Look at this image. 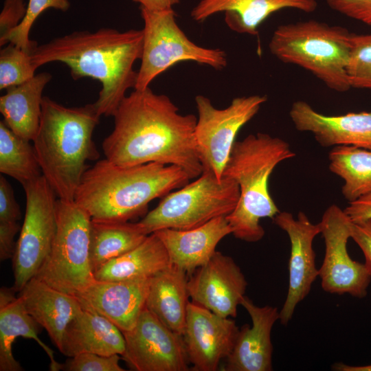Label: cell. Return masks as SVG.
<instances>
[{
	"instance_id": "6da1fadb",
	"label": "cell",
	"mask_w": 371,
	"mask_h": 371,
	"mask_svg": "<svg viewBox=\"0 0 371 371\" xmlns=\"http://www.w3.org/2000/svg\"><path fill=\"white\" fill-rule=\"evenodd\" d=\"M114 128L103 140L105 159L122 166L150 162L175 165L191 179L203 172L194 138L197 117L182 115L170 98L150 87L134 89L113 114Z\"/></svg>"
},
{
	"instance_id": "7a4b0ae2",
	"label": "cell",
	"mask_w": 371,
	"mask_h": 371,
	"mask_svg": "<svg viewBox=\"0 0 371 371\" xmlns=\"http://www.w3.org/2000/svg\"><path fill=\"white\" fill-rule=\"evenodd\" d=\"M143 38V30L75 31L37 45L30 60L36 69L58 61L69 67L74 80L90 77L100 81L102 89L93 104L100 117L113 116L127 90L135 87L133 65L141 59Z\"/></svg>"
},
{
	"instance_id": "3957f363",
	"label": "cell",
	"mask_w": 371,
	"mask_h": 371,
	"mask_svg": "<svg viewBox=\"0 0 371 371\" xmlns=\"http://www.w3.org/2000/svg\"><path fill=\"white\" fill-rule=\"evenodd\" d=\"M180 167L150 162L131 166L98 161L84 173L74 201L91 219L126 222L147 212L149 203L188 183Z\"/></svg>"
},
{
	"instance_id": "277c9868",
	"label": "cell",
	"mask_w": 371,
	"mask_h": 371,
	"mask_svg": "<svg viewBox=\"0 0 371 371\" xmlns=\"http://www.w3.org/2000/svg\"><path fill=\"white\" fill-rule=\"evenodd\" d=\"M33 145L42 175L58 199L73 201L87 162L100 157L93 140L99 123L93 104L67 107L47 96Z\"/></svg>"
},
{
	"instance_id": "5b68a950",
	"label": "cell",
	"mask_w": 371,
	"mask_h": 371,
	"mask_svg": "<svg viewBox=\"0 0 371 371\" xmlns=\"http://www.w3.org/2000/svg\"><path fill=\"white\" fill-rule=\"evenodd\" d=\"M294 156L286 141L267 133L235 142L223 173L240 190L235 209L226 216L235 238L256 243L264 237L260 220L273 219L280 212L269 193V177L278 164Z\"/></svg>"
},
{
	"instance_id": "8992f818",
	"label": "cell",
	"mask_w": 371,
	"mask_h": 371,
	"mask_svg": "<svg viewBox=\"0 0 371 371\" xmlns=\"http://www.w3.org/2000/svg\"><path fill=\"white\" fill-rule=\"evenodd\" d=\"M351 36L343 27L311 19L278 25L269 49L281 62L297 65L343 93L351 88L346 72Z\"/></svg>"
},
{
	"instance_id": "52a82bcc",
	"label": "cell",
	"mask_w": 371,
	"mask_h": 371,
	"mask_svg": "<svg viewBox=\"0 0 371 371\" xmlns=\"http://www.w3.org/2000/svg\"><path fill=\"white\" fill-rule=\"evenodd\" d=\"M239 196L234 180L203 170L194 181L164 196L139 223L147 234L166 228L190 229L231 214Z\"/></svg>"
},
{
	"instance_id": "ba28073f",
	"label": "cell",
	"mask_w": 371,
	"mask_h": 371,
	"mask_svg": "<svg viewBox=\"0 0 371 371\" xmlns=\"http://www.w3.org/2000/svg\"><path fill=\"white\" fill-rule=\"evenodd\" d=\"M56 214L51 249L34 277L75 296L95 280L89 260L91 218L74 200L58 199Z\"/></svg>"
},
{
	"instance_id": "9c48e42d",
	"label": "cell",
	"mask_w": 371,
	"mask_h": 371,
	"mask_svg": "<svg viewBox=\"0 0 371 371\" xmlns=\"http://www.w3.org/2000/svg\"><path fill=\"white\" fill-rule=\"evenodd\" d=\"M144 21L141 65L134 89L143 90L161 73L185 60L221 70L227 55L220 48H208L192 42L179 27L174 9L149 10L140 7Z\"/></svg>"
},
{
	"instance_id": "30bf717a",
	"label": "cell",
	"mask_w": 371,
	"mask_h": 371,
	"mask_svg": "<svg viewBox=\"0 0 371 371\" xmlns=\"http://www.w3.org/2000/svg\"><path fill=\"white\" fill-rule=\"evenodd\" d=\"M267 100L265 95L236 97L228 106L220 109L208 98L203 95L195 97L198 117L194 138L203 170L222 179L237 133Z\"/></svg>"
},
{
	"instance_id": "8fae6325",
	"label": "cell",
	"mask_w": 371,
	"mask_h": 371,
	"mask_svg": "<svg viewBox=\"0 0 371 371\" xmlns=\"http://www.w3.org/2000/svg\"><path fill=\"white\" fill-rule=\"evenodd\" d=\"M25 194V218L12 257L13 289L19 292L34 278L48 256L56 230L57 196L46 179L23 186Z\"/></svg>"
},
{
	"instance_id": "7c38bea8",
	"label": "cell",
	"mask_w": 371,
	"mask_h": 371,
	"mask_svg": "<svg viewBox=\"0 0 371 371\" xmlns=\"http://www.w3.org/2000/svg\"><path fill=\"white\" fill-rule=\"evenodd\" d=\"M319 225L325 243L324 258L319 269L322 289L333 294L366 297L371 276L365 264L353 260L347 249L352 221L344 210L331 205Z\"/></svg>"
},
{
	"instance_id": "4fadbf2b",
	"label": "cell",
	"mask_w": 371,
	"mask_h": 371,
	"mask_svg": "<svg viewBox=\"0 0 371 371\" xmlns=\"http://www.w3.org/2000/svg\"><path fill=\"white\" fill-rule=\"evenodd\" d=\"M122 333L125 349L121 357L133 370H190L183 336L163 324L146 306L135 326Z\"/></svg>"
},
{
	"instance_id": "5bb4252c",
	"label": "cell",
	"mask_w": 371,
	"mask_h": 371,
	"mask_svg": "<svg viewBox=\"0 0 371 371\" xmlns=\"http://www.w3.org/2000/svg\"><path fill=\"white\" fill-rule=\"evenodd\" d=\"M272 220L287 234L291 244L289 288L279 318L281 324L286 326L319 276L313 243L315 236L321 234V227L319 223H313L303 212L298 213L297 218L290 212H280Z\"/></svg>"
},
{
	"instance_id": "9a60e30c",
	"label": "cell",
	"mask_w": 371,
	"mask_h": 371,
	"mask_svg": "<svg viewBox=\"0 0 371 371\" xmlns=\"http://www.w3.org/2000/svg\"><path fill=\"white\" fill-rule=\"evenodd\" d=\"M238 331L231 317L190 302L183 339L193 370H217L221 361L232 352Z\"/></svg>"
},
{
	"instance_id": "2e32d148",
	"label": "cell",
	"mask_w": 371,
	"mask_h": 371,
	"mask_svg": "<svg viewBox=\"0 0 371 371\" xmlns=\"http://www.w3.org/2000/svg\"><path fill=\"white\" fill-rule=\"evenodd\" d=\"M248 283L234 259L216 251L188 278L192 302L224 317H236Z\"/></svg>"
},
{
	"instance_id": "e0dca14e",
	"label": "cell",
	"mask_w": 371,
	"mask_h": 371,
	"mask_svg": "<svg viewBox=\"0 0 371 371\" xmlns=\"http://www.w3.org/2000/svg\"><path fill=\"white\" fill-rule=\"evenodd\" d=\"M152 277L95 280L75 295L82 307L104 316L122 332L132 329L146 306Z\"/></svg>"
},
{
	"instance_id": "ac0fdd59",
	"label": "cell",
	"mask_w": 371,
	"mask_h": 371,
	"mask_svg": "<svg viewBox=\"0 0 371 371\" xmlns=\"http://www.w3.org/2000/svg\"><path fill=\"white\" fill-rule=\"evenodd\" d=\"M289 116L297 131L311 133L323 147L354 146L371 150V112L326 115L297 100Z\"/></svg>"
},
{
	"instance_id": "d6986e66",
	"label": "cell",
	"mask_w": 371,
	"mask_h": 371,
	"mask_svg": "<svg viewBox=\"0 0 371 371\" xmlns=\"http://www.w3.org/2000/svg\"><path fill=\"white\" fill-rule=\"evenodd\" d=\"M240 305L249 313L252 326L245 324L239 329L224 370L271 371L273 370L271 333L280 318V311L276 306H256L245 295Z\"/></svg>"
},
{
	"instance_id": "ffe728a7",
	"label": "cell",
	"mask_w": 371,
	"mask_h": 371,
	"mask_svg": "<svg viewBox=\"0 0 371 371\" xmlns=\"http://www.w3.org/2000/svg\"><path fill=\"white\" fill-rule=\"evenodd\" d=\"M317 8L316 0H199L190 16L203 22L223 12L225 22L232 31L256 36L258 27L270 15L283 9H295L311 13Z\"/></svg>"
},
{
	"instance_id": "44dd1931",
	"label": "cell",
	"mask_w": 371,
	"mask_h": 371,
	"mask_svg": "<svg viewBox=\"0 0 371 371\" xmlns=\"http://www.w3.org/2000/svg\"><path fill=\"white\" fill-rule=\"evenodd\" d=\"M153 233L164 245L171 264L191 275L209 261L232 229L226 216H220L190 229L166 228Z\"/></svg>"
},
{
	"instance_id": "7402d4cb",
	"label": "cell",
	"mask_w": 371,
	"mask_h": 371,
	"mask_svg": "<svg viewBox=\"0 0 371 371\" xmlns=\"http://www.w3.org/2000/svg\"><path fill=\"white\" fill-rule=\"evenodd\" d=\"M19 297L28 313L46 330L60 350L67 326L82 310L78 298L35 277L25 284Z\"/></svg>"
},
{
	"instance_id": "603a6c76",
	"label": "cell",
	"mask_w": 371,
	"mask_h": 371,
	"mask_svg": "<svg viewBox=\"0 0 371 371\" xmlns=\"http://www.w3.org/2000/svg\"><path fill=\"white\" fill-rule=\"evenodd\" d=\"M124 349L123 333L115 324L98 313L82 308L67 326L59 351L68 357L86 352L121 356Z\"/></svg>"
},
{
	"instance_id": "cb8c5ba5",
	"label": "cell",
	"mask_w": 371,
	"mask_h": 371,
	"mask_svg": "<svg viewBox=\"0 0 371 371\" xmlns=\"http://www.w3.org/2000/svg\"><path fill=\"white\" fill-rule=\"evenodd\" d=\"M13 288L0 289V371H21L23 368L12 353V344L19 337L32 339L45 350L50 359V370H61L62 363L54 358V351L38 335L39 326L26 311Z\"/></svg>"
},
{
	"instance_id": "d4e9b609",
	"label": "cell",
	"mask_w": 371,
	"mask_h": 371,
	"mask_svg": "<svg viewBox=\"0 0 371 371\" xmlns=\"http://www.w3.org/2000/svg\"><path fill=\"white\" fill-rule=\"evenodd\" d=\"M190 293L188 275L171 265L151 278L146 307L176 333H184Z\"/></svg>"
},
{
	"instance_id": "484cf974",
	"label": "cell",
	"mask_w": 371,
	"mask_h": 371,
	"mask_svg": "<svg viewBox=\"0 0 371 371\" xmlns=\"http://www.w3.org/2000/svg\"><path fill=\"white\" fill-rule=\"evenodd\" d=\"M49 73L42 72L29 80L6 89L0 98V111L5 124L17 135L31 142L38 132L41 115L43 89L51 80Z\"/></svg>"
},
{
	"instance_id": "4316f807",
	"label": "cell",
	"mask_w": 371,
	"mask_h": 371,
	"mask_svg": "<svg viewBox=\"0 0 371 371\" xmlns=\"http://www.w3.org/2000/svg\"><path fill=\"white\" fill-rule=\"evenodd\" d=\"M171 265L164 245L152 233L131 250L100 267L94 272V277L98 280L109 281L153 277Z\"/></svg>"
},
{
	"instance_id": "83f0119b",
	"label": "cell",
	"mask_w": 371,
	"mask_h": 371,
	"mask_svg": "<svg viewBox=\"0 0 371 371\" xmlns=\"http://www.w3.org/2000/svg\"><path fill=\"white\" fill-rule=\"evenodd\" d=\"M148 235L139 222L91 219L89 260L93 274L109 260L137 246Z\"/></svg>"
},
{
	"instance_id": "f1b7e54d",
	"label": "cell",
	"mask_w": 371,
	"mask_h": 371,
	"mask_svg": "<svg viewBox=\"0 0 371 371\" xmlns=\"http://www.w3.org/2000/svg\"><path fill=\"white\" fill-rule=\"evenodd\" d=\"M330 170L341 178L344 197L352 202L371 192V150L354 146H334L328 154Z\"/></svg>"
},
{
	"instance_id": "f546056e",
	"label": "cell",
	"mask_w": 371,
	"mask_h": 371,
	"mask_svg": "<svg viewBox=\"0 0 371 371\" xmlns=\"http://www.w3.org/2000/svg\"><path fill=\"white\" fill-rule=\"evenodd\" d=\"M0 122V172L22 186L42 175L34 145Z\"/></svg>"
},
{
	"instance_id": "4dcf8cb0",
	"label": "cell",
	"mask_w": 371,
	"mask_h": 371,
	"mask_svg": "<svg viewBox=\"0 0 371 371\" xmlns=\"http://www.w3.org/2000/svg\"><path fill=\"white\" fill-rule=\"evenodd\" d=\"M28 53L9 43L0 52V89L21 85L35 76Z\"/></svg>"
},
{
	"instance_id": "1f68e13d",
	"label": "cell",
	"mask_w": 371,
	"mask_h": 371,
	"mask_svg": "<svg viewBox=\"0 0 371 371\" xmlns=\"http://www.w3.org/2000/svg\"><path fill=\"white\" fill-rule=\"evenodd\" d=\"M346 72L351 88L371 89V34H352Z\"/></svg>"
},
{
	"instance_id": "d6a6232c",
	"label": "cell",
	"mask_w": 371,
	"mask_h": 371,
	"mask_svg": "<svg viewBox=\"0 0 371 371\" xmlns=\"http://www.w3.org/2000/svg\"><path fill=\"white\" fill-rule=\"evenodd\" d=\"M70 7L69 0H29L27 12L21 23L0 43L3 45L11 43L30 54L38 45L30 39L31 27L38 16L48 8L67 11Z\"/></svg>"
},
{
	"instance_id": "836d02e7",
	"label": "cell",
	"mask_w": 371,
	"mask_h": 371,
	"mask_svg": "<svg viewBox=\"0 0 371 371\" xmlns=\"http://www.w3.org/2000/svg\"><path fill=\"white\" fill-rule=\"evenodd\" d=\"M118 354L104 356L95 353H82L66 360L61 370L67 371H124L120 365Z\"/></svg>"
},
{
	"instance_id": "e575fe53",
	"label": "cell",
	"mask_w": 371,
	"mask_h": 371,
	"mask_svg": "<svg viewBox=\"0 0 371 371\" xmlns=\"http://www.w3.org/2000/svg\"><path fill=\"white\" fill-rule=\"evenodd\" d=\"M333 10L371 26V0H325Z\"/></svg>"
},
{
	"instance_id": "d590c367",
	"label": "cell",
	"mask_w": 371,
	"mask_h": 371,
	"mask_svg": "<svg viewBox=\"0 0 371 371\" xmlns=\"http://www.w3.org/2000/svg\"><path fill=\"white\" fill-rule=\"evenodd\" d=\"M26 12L23 0H5L0 14V43L21 23Z\"/></svg>"
},
{
	"instance_id": "8d00e7d4",
	"label": "cell",
	"mask_w": 371,
	"mask_h": 371,
	"mask_svg": "<svg viewBox=\"0 0 371 371\" xmlns=\"http://www.w3.org/2000/svg\"><path fill=\"white\" fill-rule=\"evenodd\" d=\"M20 207L17 203L10 183L0 176V222H17L21 218Z\"/></svg>"
},
{
	"instance_id": "74e56055",
	"label": "cell",
	"mask_w": 371,
	"mask_h": 371,
	"mask_svg": "<svg viewBox=\"0 0 371 371\" xmlns=\"http://www.w3.org/2000/svg\"><path fill=\"white\" fill-rule=\"evenodd\" d=\"M350 238L359 245L365 257V265L371 276V219L352 222Z\"/></svg>"
},
{
	"instance_id": "f35d334b",
	"label": "cell",
	"mask_w": 371,
	"mask_h": 371,
	"mask_svg": "<svg viewBox=\"0 0 371 371\" xmlns=\"http://www.w3.org/2000/svg\"><path fill=\"white\" fill-rule=\"evenodd\" d=\"M20 229L17 222H0L1 260L12 258L16 247L14 237Z\"/></svg>"
},
{
	"instance_id": "ab89813d",
	"label": "cell",
	"mask_w": 371,
	"mask_h": 371,
	"mask_svg": "<svg viewBox=\"0 0 371 371\" xmlns=\"http://www.w3.org/2000/svg\"><path fill=\"white\" fill-rule=\"evenodd\" d=\"M344 210L352 222L371 219V192L349 203Z\"/></svg>"
},
{
	"instance_id": "60d3db41",
	"label": "cell",
	"mask_w": 371,
	"mask_h": 371,
	"mask_svg": "<svg viewBox=\"0 0 371 371\" xmlns=\"http://www.w3.org/2000/svg\"><path fill=\"white\" fill-rule=\"evenodd\" d=\"M140 4V7L149 10H164L173 9L174 6L179 4L181 0H133Z\"/></svg>"
},
{
	"instance_id": "b9f144b4",
	"label": "cell",
	"mask_w": 371,
	"mask_h": 371,
	"mask_svg": "<svg viewBox=\"0 0 371 371\" xmlns=\"http://www.w3.org/2000/svg\"><path fill=\"white\" fill-rule=\"evenodd\" d=\"M332 369L335 371H371V364L366 366H350L342 362L335 363Z\"/></svg>"
}]
</instances>
